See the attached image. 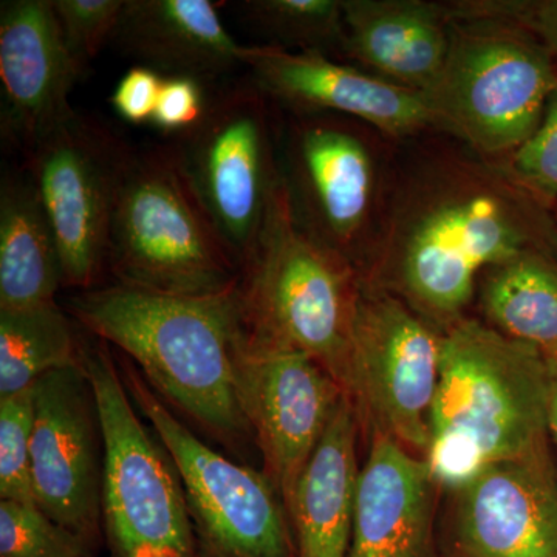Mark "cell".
<instances>
[{
    "mask_svg": "<svg viewBox=\"0 0 557 557\" xmlns=\"http://www.w3.org/2000/svg\"><path fill=\"white\" fill-rule=\"evenodd\" d=\"M556 233L511 172L445 157L399 190L359 278L446 329L463 318L480 273L530 249H555Z\"/></svg>",
    "mask_w": 557,
    "mask_h": 557,
    "instance_id": "6da1fadb",
    "label": "cell"
},
{
    "mask_svg": "<svg viewBox=\"0 0 557 557\" xmlns=\"http://www.w3.org/2000/svg\"><path fill=\"white\" fill-rule=\"evenodd\" d=\"M67 311L94 338L119 348L180 420L244 463L256 443L237 397V285L219 295L171 296L112 282L78 292Z\"/></svg>",
    "mask_w": 557,
    "mask_h": 557,
    "instance_id": "7a4b0ae2",
    "label": "cell"
},
{
    "mask_svg": "<svg viewBox=\"0 0 557 557\" xmlns=\"http://www.w3.org/2000/svg\"><path fill=\"white\" fill-rule=\"evenodd\" d=\"M549 399L552 361L536 347L475 319L448 325L423 457L440 490L547 445Z\"/></svg>",
    "mask_w": 557,
    "mask_h": 557,
    "instance_id": "3957f363",
    "label": "cell"
},
{
    "mask_svg": "<svg viewBox=\"0 0 557 557\" xmlns=\"http://www.w3.org/2000/svg\"><path fill=\"white\" fill-rule=\"evenodd\" d=\"M358 293L357 267L304 228L281 174L258 240L240 267L245 335L304 351L344 391Z\"/></svg>",
    "mask_w": 557,
    "mask_h": 557,
    "instance_id": "277c9868",
    "label": "cell"
},
{
    "mask_svg": "<svg viewBox=\"0 0 557 557\" xmlns=\"http://www.w3.org/2000/svg\"><path fill=\"white\" fill-rule=\"evenodd\" d=\"M108 273L113 284L171 296L219 295L239 284V263L175 141L132 149L113 209Z\"/></svg>",
    "mask_w": 557,
    "mask_h": 557,
    "instance_id": "5b68a950",
    "label": "cell"
},
{
    "mask_svg": "<svg viewBox=\"0 0 557 557\" xmlns=\"http://www.w3.org/2000/svg\"><path fill=\"white\" fill-rule=\"evenodd\" d=\"M557 89L553 53L533 33L505 21L450 20L449 51L421 91L432 126L480 156H511L537 129Z\"/></svg>",
    "mask_w": 557,
    "mask_h": 557,
    "instance_id": "8992f818",
    "label": "cell"
},
{
    "mask_svg": "<svg viewBox=\"0 0 557 557\" xmlns=\"http://www.w3.org/2000/svg\"><path fill=\"white\" fill-rule=\"evenodd\" d=\"M83 362L100 413L102 536L112 557H197L185 486L152 428L143 423L119 358L84 343Z\"/></svg>",
    "mask_w": 557,
    "mask_h": 557,
    "instance_id": "52a82bcc",
    "label": "cell"
},
{
    "mask_svg": "<svg viewBox=\"0 0 557 557\" xmlns=\"http://www.w3.org/2000/svg\"><path fill=\"white\" fill-rule=\"evenodd\" d=\"M119 362L135 408L178 469L197 557H298L287 505L269 475L212 448L168 408L129 359Z\"/></svg>",
    "mask_w": 557,
    "mask_h": 557,
    "instance_id": "ba28073f",
    "label": "cell"
},
{
    "mask_svg": "<svg viewBox=\"0 0 557 557\" xmlns=\"http://www.w3.org/2000/svg\"><path fill=\"white\" fill-rule=\"evenodd\" d=\"M440 336L401 298L359 278L344 392L359 429L424 457L438 384Z\"/></svg>",
    "mask_w": 557,
    "mask_h": 557,
    "instance_id": "9c48e42d",
    "label": "cell"
},
{
    "mask_svg": "<svg viewBox=\"0 0 557 557\" xmlns=\"http://www.w3.org/2000/svg\"><path fill=\"white\" fill-rule=\"evenodd\" d=\"M269 101L252 79L220 87L208 95L199 123L174 139L197 196L239 267L281 182Z\"/></svg>",
    "mask_w": 557,
    "mask_h": 557,
    "instance_id": "30bf717a",
    "label": "cell"
},
{
    "mask_svg": "<svg viewBox=\"0 0 557 557\" xmlns=\"http://www.w3.org/2000/svg\"><path fill=\"white\" fill-rule=\"evenodd\" d=\"M132 149L100 120L73 110L24 156L57 237L64 287L97 288L108 273L113 209Z\"/></svg>",
    "mask_w": 557,
    "mask_h": 557,
    "instance_id": "8fae6325",
    "label": "cell"
},
{
    "mask_svg": "<svg viewBox=\"0 0 557 557\" xmlns=\"http://www.w3.org/2000/svg\"><path fill=\"white\" fill-rule=\"evenodd\" d=\"M234 368L237 397L262 456V471L288 508L346 394L309 355L249 338L242 329Z\"/></svg>",
    "mask_w": 557,
    "mask_h": 557,
    "instance_id": "7c38bea8",
    "label": "cell"
},
{
    "mask_svg": "<svg viewBox=\"0 0 557 557\" xmlns=\"http://www.w3.org/2000/svg\"><path fill=\"white\" fill-rule=\"evenodd\" d=\"M32 478L36 507L95 553L102 536L104 442L84 362L36 381Z\"/></svg>",
    "mask_w": 557,
    "mask_h": 557,
    "instance_id": "4fadbf2b",
    "label": "cell"
},
{
    "mask_svg": "<svg viewBox=\"0 0 557 557\" xmlns=\"http://www.w3.org/2000/svg\"><path fill=\"white\" fill-rule=\"evenodd\" d=\"M343 116L296 113L281 171L304 228L355 263L375 196V166L364 139Z\"/></svg>",
    "mask_w": 557,
    "mask_h": 557,
    "instance_id": "5bb4252c",
    "label": "cell"
},
{
    "mask_svg": "<svg viewBox=\"0 0 557 557\" xmlns=\"http://www.w3.org/2000/svg\"><path fill=\"white\" fill-rule=\"evenodd\" d=\"M454 496L457 557H557V469L548 445L491 465Z\"/></svg>",
    "mask_w": 557,
    "mask_h": 557,
    "instance_id": "9a60e30c",
    "label": "cell"
},
{
    "mask_svg": "<svg viewBox=\"0 0 557 557\" xmlns=\"http://www.w3.org/2000/svg\"><path fill=\"white\" fill-rule=\"evenodd\" d=\"M242 65L271 101L295 113H333L369 123L391 135L432 126L420 91L310 51L244 46Z\"/></svg>",
    "mask_w": 557,
    "mask_h": 557,
    "instance_id": "2e32d148",
    "label": "cell"
},
{
    "mask_svg": "<svg viewBox=\"0 0 557 557\" xmlns=\"http://www.w3.org/2000/svg\"><path fill=\"white\" fill-rule=\"evenodd\" d=\"M81 76L51 0L2 2V134L24 156L75 110L69 98Z\"/></svg>",
    "mask_w": 557,
    "mask_h": 557,
    "instance_id": "e0dca14e",
    "label": "cell"
},
{
    "mask_svg": "<svg viewBox=\"0 0 557 557\" xmlns=\"http://www.w3.org/2000/svg\"><path fill=\"white\" fill-rule=\"evenodd\" d=\"M359 469L348 557H438L435 494L423 457L373 434Z\"/></svg>",
    "mask_w": 557,
    "mask_h": 557,
    "instance_id": "ac0fdd59",
    "label": "cell"
},
{
    "mask_svg": "<svg viewBox=\"0 0 557 557\" xmlns=\"http://www.w3.org/2000/svg\"><path fill=\"white\" fill-rule=\"evenodd\" d=\"M112 44L143 67L201 83L242 65L244 51L209 0H126Z\"/></svg>",
    "mask_w": 557,
    "mask_h": 557,
    "instance_id": "d6986e66",
    "label": "cell"
},
{
    "mask_svg": "<svg viewBox=\"0 0 557 557\" xmlns=\"http://www.w3.org/2000/svg\"><path fill=\"white\" fill-rule=\"evenodd\" d=\"M346 53L373 75L424 91L449 51L445 5L423 0H343Z\"/></svg>",
    "mask_w": 557,
    "mask_h": 557,
    "instance_id": "ffe728a7",
    "label": "cell"
},
{
    "mask_svg": "<svg viewBox=\"0 0 557 557\" xmlns=\"http://www.w3.org/2000/svg\"><path fill=\"white\" fill-rule=\"evenodd\" d=\"M359 432L357 413L344 395L288 507L298 557H348L361 469Z\"/></svg>",
    "mask_w": 557,
    "mask_h": 557,
    "instance_id": "44dd1931",
    "label": "cell"
},
{
    "mask_svg": "<svg viewBox=\"0 0 557 557\" xmlns=\"http://www.w3.org/2000/svg\"><path fill=\"white\" fill-rule=\"evenodd\" d=\"M64 273L57 237L25 170L0 183V309L57 302Z\"/></svg>",
    "mask_w": 557,
    "mask_h": 557,
    "instance_id": "7402d4cb",
    "label": "cell"
},
{
    "mask_svg": "<svg viewBox=\"0 0 557 557\" xmlns=\"http://www.w3.org/2000/svg\"><path fill=\"white\" fill-rule=\"evenodd\" d=\"M480 302L491 327L557 362V260L530 249L483 273Z\"/></svg>",
    "mask_w": 557,
    "mask_h": 557,
    "instance_id": "603a6c76",
    "label": "cell"
},
{
    "mask_svg": "<svg viewBox=\"0 0 557 557\" xmlns=\"http://www.w3.org/2000/svg\"><path fill=\"white\" fill-rule=\"evenodd\" d=\"M84 341L58 302L0 309V398L54 370L83 364Z\"/></svg>",
    "mask_w": 557,
    "mask_h": 557,
    "instance_id": "cb8c5ba5",
    "label": "cell"
},
{
    "mask_svg": "<svg viewBox=\"0 0 557 557\" xmlns=\"http://www.w3.org/2000/svg\"><path fill=\"white\" fill-rule=\"evenodd\" d=\"M240 16L277 49L346 53L343 0H245Z\"/></svg>",
    "mask_w": 557,
    "mask_h": 557,
    "instance_id": "d4e9b609",
    "label": "cell"
},
{
    "mask_svg": "<svg viewBox=\"0 0 557 557\" xmlns=\"http://www.w3.org/2000/svg\"><path fill=\"white\" fill-rule=\"evenodd\" d=\"M33 387L0 398V498L36 507L32 478Z\"/></svg>",
    "mask_w": 557,
    "mask_h": 557,
    "instance_id": "484cf974",
    "label": "cell"
},
{
    "mask_svg": "<svg viewBox=\"0 0 557 557\" xmlns=\"http://www.w3.org/2000/svg\"><path fill=\"white\" fill-rule=\"evenodd\" d=\"M90 553L38 507L0 500V557H87Z\"/></svg>",
    "mask_w": 557,
    "mask_h": 557,
    "instance_id": "4316f807",
    "label": "cell"
},
{
    "mask_svg": "<svg viewBox=\"0 0 557 557\" xmlns=\"http://www.w3.org/2000/svg\"><path fill=\"white\" fill-rule=\"evenodd\" d=\"M62 38L81 72L112 42L126 0H51Z\"/></svg>",
    "mask_w": 557,
    "mask_h": 557,
    "instance_id": "83f0119b",
    "label": "cell"
},
{
    "mask_svg": "<svg viewBox=\"0 0 557 557\" xmlns=\"http://www.w3.org/2000/svg\"><path fill=\"white\" fill-rule=\"evenodd\" d=\"M509 168L525 188L557 199V89L537 129L511 153Z\"/></svg>",
    "mask_w": 557,
    "mask_h": 557,
    "instance_id": "f1b7e54d",
    "label": "cell"
},
{
    "mask_svg": "<svg viewBox=\"0 0 557 557\" xmlns=\"http://www.w3.org/2000/svg\"><path fill=\"white\" fill-rule=\"evenodd\" d=\"M450 20L486 17L519 25L536 33L545 46L557 54V0L522 2V0H480V2H456L446 7Z\"/></svg>",
    "mask_w": 557,
    "mask_h": 557,
    "instance_id": "f546056e",
    "label": "cell"
},
{
    "mask_svg": "<svg viewBox=\"0 0 557 557\" xmlns=\"http://www.w3.org/2000/svg\"><path fill=\"white\" fill-rule=\"evenodd\" d=\"M203 83L188 76H164L152 123L168 134L182 135L199 123L207 109Z\"/></svg>",
    "mask_w": 557,
    "mask_h": 557,
    "instance_id": "4dcf8cb0",
    "label": "cell"
},
{
    "mask_svg": "<svg viewBox=\"0 0 557 557\" xmlns=\"http://www.w3.org/2000/svg\"><path fill=\"white\" fill-rule=\"evenodd\" d=\"M164 76L156 70L135 65L113 90V109L127 123L143 124L152 121Z\"/></svg>",
    "mask_w": 557,
    "mask_h": 557,
    "instance_id": "1f68e13d",
    "label": "cell"
},
{
    "mask_svg": "<svg viewBox=\"0 0 557 557\" xmlns=\"http://www.w3.org/2000/svg\"><path fill=\"white\" fill-rule=\"evenodd\" d=\"M549 434L557 445V362H552V399H549Z\"/></svg>",
    "mask_w": 557,
    "mask_h": 557,
    "instance_id": "d6a6232c",
    "label": "cell"
},
{
    "mask_svg": "<svg viewBox=\"0 0 557 557\" xmlns=\"http://www.w3.org/2000/svg\"><path fill=\"white\" fill-rule=\"evenodd\" d=\"M555 251L557 252V233H556V248Z\"/></svg>",
    "mask_w": 557,
    "mask_h": 557,
    "instance_id": "836d02e7",
    "label": "cell"
},
{
    "mask_svg": "<svg viewBox=\"0 0 557 557\" xmlns=\"http://www.w3.org/2000/svg\"><path fill=\"white\" fill-rule=\"evenodd\" d=\"M87 557H95V555H89V556H87Z\"/></svg>",
    "mask_w": 557,
    "mask_h": 557,
    "instance_id": "e575fe53",
    "label": "cell"
}]
</instances>
